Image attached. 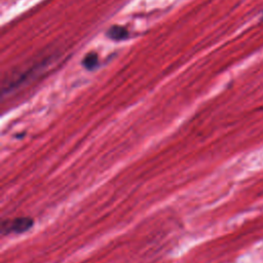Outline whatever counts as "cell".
I'll list each match as a JSON object with an SVG mask.
<instances>
[{
	"instance_id": "cell-1",
	"label": "cell",
	"mask_w": 263,
	"mask_h": 263,
	"mask_svg": "<svg viewBox=\"0 0 263 263\" xmlns=\"http://www.w3.org/2000/svg\"><path fill=\"white\" fill-rule=\"evenodd\" d=\"M34 225L31 217H17L12 220H6L1 225L2 234H21L30 230Z\"/></svg>"
},
{
	"instance_id": "cell-3",
	"label": "cell",
	"mask_w": 263,
	"mask_h": 263,
	"mask_svg": "<svg viewBox=\"0 0 263 263\" xmlns=\"http://www.w3.org/2000/svg\"><path fill=\"white\" fill-rule=\"evenodd\" d=\"M82 64L84 66V68H86L87 70L96 69L98 67V64H99V59H98L97 53L90 52V53L86 54Z\"/></svg>"
},
{
	"instance_id": "cell-2",
	"label": "cell",
	"mask_w": 263,
	"mask_h": 263,
	"mask_svg": "<svg viewBox=\"0 0 263 263\" xmlns=\"http://www.w3.org/2000/svg\"><path fill=\"white\" fill-rule=\"evenodd\" d=\"M107 36L115 41H122L128 38L129 34L128 31L122 27V26H112L108 32H107Z\"/></svg>"
},
{
	"instance_id": "cell-4",
	"label": "cell",
	"mask_w": 263,
	"mask_h": 263,
	"mask_svg": "<svg viewBox=\"0 0 263 263\" xmlns=\"http://www.w3.org/2000/svg\"><path fill=\"white\" fill-rule=\"evenodd\" d=\"M262 21H263V15H262Z\"/></svg>"
}]
</instances>
